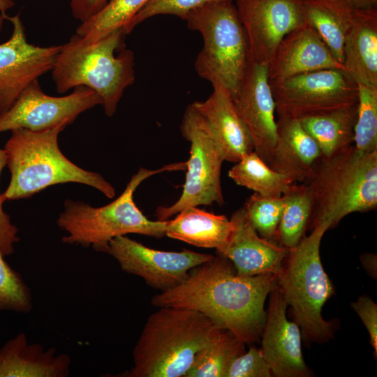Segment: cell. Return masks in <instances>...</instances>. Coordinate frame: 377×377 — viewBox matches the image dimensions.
Returning a JSON list of instances; mask_svg holds the SVG:
<instances>
[{
	"label": "cell",
	"instance_id": "cell-26",
	"mask_svg": "<svg viewBox=\"0 0 377 377\" xmlns=\"http://www.w3.org/2000/svg\"><path fill=\"white\" fill-rule=\"evenodd\" d=\"M228 177L239 186L271 198L281 197L297 182L292 176L270 168L254 151L235 163Z\"/></svg>",
	"mask_w": 377,
	"mask_h": 377
},
{
	"label": "cell",
	"instance_id": "cell-8",
	"mask_svg": "<svg viewBox=\"0 0 377 377\" xmlns=\"http://www.w3.org/2000/svg\"><path fill=\"white\" fill-rule=\"evenodd\" d=\"M188 29L198 31L203 46L194 63L198 75L212 87L233 94L250 60L248 40L232 1L208 3L185 19Z\"/></svg>",
	"mask_w": 377,
	"mask_h": 377
},
{
	"label": "cell",
	"instance_id": "cell-29",
	"mask_svg": "<svg viewBox=\"0 0 377 377\" xmlns=\"http://www.w3.org/2000/svg\"><path fill=\"white\" fill-rule=\"evenodd\" d=\"M149 0H110L98 13L80 23L75 34L87 43L98 41L116 31H125Z\"/></svg>",
	"mask_w": 377,
	"mask_h": 377
},
{
	"label": "cell",
	"instance_id": "cell-21",
	"mask_svg": "<svg viewBox=\"0 0 377 377\" xmlns=\"http://www.w3.org/2000/svg\"><path fill=\"white\" fill-rule=\"evenodd\" d=\"M343 57L346 71L356 82L377 87V8L355 10Z\"/></svg>",
	"mask_w": 377,
	"mask_h": 377
},
{
	"label": "cell",
	"instance_id": "cell-12",
	"mask_svg": "<svg viewBox=\"0 0 377 377\" xmlns=\"http://www.w3.org/2000/svg\"><path fill=\"white\" fill-rule=\"evenodd\" d=\"M107 253L117 261L122 271L141 277L148 286L161 292L180 284L193 268L214 256L188 249L156 250L126 235L112 239Z\"/></svg>",
	"mask_w": 377,
	"mask_h": 377
},
{
	"label": "cell",
	"instance_id": "cell-15",
	"mask_svg": "<svg viewBox=\"0 0 377 377\" xmlns=\"http://www.w3.org/2000/svg\"><path fill=\"white\" fill-rule=\"evenodd\" d=\"M4 20L12 24L13 32L8 40L0 44V116L31 82L52 70L61 47L28 43L19 13L6 14Z\"/></svg>",
	"mask_w": 377,
	"mask_h": 377
},
{
	"label": "cell",
	"instance_id": "cell-17",
	"mask_svg": "<svg viewBox=\"0 0 377 377\" xmlns=\"http://www.w3.org/2000/svg\"><path fill=\"white\" fill-rule=\"evenodd\" d=\"M346 71L318 34L309 24L288 34L279 43L267 66L269 83L323 69Z\"/></svg>",
	"mask_w": 377,
	"mask_h": 377
},
{
	"label": "cell",
	"instance_id": "cell-16",
	"mask_svg": "<svg viewBox=\"0 0 377 377\" xmlns=\"http://www.w3.org/2000/svg\"><path fill=\"white\" fill-rule=\"evenodd\" d=\"M260 350L277 377H305L309 371L303 358L300 327L286 318L287 304L277 284L270 292Z\"/></svg>",
	"mask_w": 377,
	"mask_h": 377
},
{
	"label": "cell",
	"instance_id": "cell-18",
	"mask_svg": "<svg viewBox=\"0 0 377 377\" xmlns=\"http://www.w3.org/2000/svg\"><path fill=\"white\" fill-rule=\"evenodd\" d=\"M230 219L235 228L223 256L232 263L236 272L242 276L278 275L288 249L277 242L260 237L243 207L235 211Z\"/></svg>",
	"mask_w": 377,
	"mask_h": 377
},
{
	"label": "cell",
	"instance_id": "cell-35",
	"mask_svg": "<svg viewBox=\"0 0 377 377\" xmlns=\"http://www.w3.org/2000/svg\"><path fill=\"white\" fill-rule=\"evenodd\" d=\"M351 307L357 313L366 327L374 348L375 359L377 357V305L367 296H360Z\"/></svg>",
	"mask_w": 377,
	"mask_h": 377
},
{
	"label": "cell",
	"instance_id": "cell-37",
	"mask_svg": "<svg viewBox=\"0 0 377 377\" xmlns=\"http://www.w3.org/2000/svg\"><path fill=\"white\" fill-rule=\"evenodd\" d=\"M110 0H70L73 16L81 22L98 13Z\"/></svg>",
	"mask_w": 377,
	"mask_h": 377
},
{
	"label": "cell",
	"instance_id": "cell-10",
	"mask_svg": "<svg viewBox=\"0 0 377 377\" xmlns=\"http://www.w3.org/2000/svg\"><path fill=\"white\" fill-rule=\"evenodd\" d=\"M278 118L300 119L358 101V86L349 73L323 69L270 83Z\"/></svg>",
	"mask_w": 377,
	"mask_h": 377
},
{
	"label": "cell",
	"instance_id": "cell-30",
	"mask_svg": "<svg viewBox=\"0 0 377 377\" xmlns=\"http://www.w3.org/2000/svg\"><path fill=\"white\" fill-rule=\"evenodd\" d=\"M357 115L354 145L362 153L377 151V87L357 82Z\"/></svg>",
	"mask_w": 377,
	"mask_h": 377
},
{
	"label": "cell",
	"instance_id": "cell-34",
	"mask_svg": "<svg viewBox=\"0 0 377 377\" xmlns=\"http://www.w3.org/2000/svg\"><path fill=\"white\" fill-rule=\"evenodd\" d=\"M271 374L260 348L252 346L248 352L239 355L232 362L226 377H270Z\"/></svg>",
	"mask_w": 377,
	"mask_h": 377
},
{
	"label": "cell",
	"instance_id": "cell-25",
	"mask_svg": "<svg viewBox=\"0 0 377 377\" xmlns=\"http://www.w3.org/2000/svg\"><path fill=\"white\" fill-rule=\"evenodd\" d=\"M357 103L299 119L318 144L321 158H330L354 144Z\"/></svg>",
	"mask_w": 377,
	"mask_h": 377
},
{
	"label": "cell",
	"instance_id": "cell-39",
	"mask_svg": "<svg viewBox=\"0 0 377 377\" xmlns=\"http://www.w3.org/2000/svg\"><path fill=\"white\" fill-rule=\"evenodd\" d=\"M353 9L367 10L377 8V0H345Z\"/></svg>",
	"mask_w": 377,
	"mask_h": 377
},
{
	"label": "cell",
	"instance_id": "cell-9",
	"mask_svg": "<svg viewBox=\"0 0 377 377\" xmlns=\"http://www.w3.org/2000/svg\"><path fill=\"white\" fill-rule=\"evenodd\" d=\"M182 136L191 143L185 183L179 198L156 209L158 220L166 221L186 208L224 204L221 171L224 158L205 118L189 104L180 125Z\"/></svg>",
	"mask_w": 377,
	"mask_h": 377
},
{
	"label": "cell",
	"instance_id": "cell-33",
	"mask_svg": "<svg viewBox=\"0 0 377 377\" xmlns=\"http://www.w3.org/2000/svg\"><path fill=\"white\" fill-rule=\"evenodd\" d=\"M232 1V0H149L134 17L127 27L125 34L143 21L158 15H170L185 20L193 10L205 5L215 2Z\"/></svg>",
	"mask_w": 377,
	"mask_h": 377
},
{
	"label": "cell",
	"instance_id": "cell-23",
	"mask_svg": "<svg viewBox=\"0 0 377 377\" xmlns=\"http://www.w3.org/2000/svg\"><path fill=\"white\" fill-rule=\"evenodd\" d=\"M278 147L275 170L297 182H305L321 158L320 149L298 119L278 118Z\"/></svg>",
	"mask_w": 377,
	"mask_h": 377
},
{
	"label": "cell",
	"instance_id": "cell-24",
	"mask_svg": "<svg viewBox=\"0 0 377 377\" xmlns=\"http://www.w3.org/2000/svg\"><path fill=\"white\" fill-rule=\"evenodd\" d=\"M302 11L305 23L315 29L343 64L344 40L353 24L355 9L345 0H303Z\"/></svg>",
	"mask_w": 377,
	"mask_h": 377
},
{
	"label": "cell",
	"instance_id": "cell-40",
	"mask_svg": "<svg viewBox=\"0 0 377 377\" xmlns=\"http://www.w3.org/2000/svg\"><path fill=\"white\" fill-rule=\"evenodd\" d=\"M15 5L13 0H0V33L3 27L6 12Z\"/></svg>",
	"mask_w": 377,
	"mask_h": 377
},
{
	"label": "cell",
	"instance_id": "cell-5",
	"mask_svg": "<svg viewBox=\"0 0 377 377\" xmlns=\"http://www.w3.org/2000/svg\"><path fill=\"white\" fill-rule=\"evenodd\" d=\"M312 211L311 228L328 223L335 227L347 215L377 207V151L362 153L354 144L330 158H320L304 182Z\"/></svg>",
	"mask_w": 377,
	"mask_h": 377
},
{
	"label": "cell",
	"instance_id": "cell-13",
	"mask_svg": "<svg viewBox=\"0 0 377 377\" xmlns=\"http://www.w3.org/2000/svg\"><path fill=\"white\" fill-rule=\"evenodd\" d=\"M231 96L250 133L254 151L275 170L279 136L267 66L249 60L245 74Z\"/></svg>",
	"mask_w": 377,
	"mask_h": 377
},
{
	"label": "cell",
	"instance_id": "cell-11",
	"mask_svg": "<svg viewBox=\"0 0 377 377\" xmlns=\"http://www.w3.org/2000/svg\"><path fill=\"white\" fill-rule=\"evenodd\" d=\"M98 105H102L101 97L87 87H75L64 96H51L44 93L36 80L0 116V133L17 128L43 131L63 124L68 125L81 113Z\"/></svg>",
	"mask_w": 377,
	"mask_h": 377
},
{
	"label": "cell",
	"instance_id": "cell-28",
	"mask_svg": "<svg viewBox=\"0 0 377 377\" xmlns=\"http://www.w3.org/2000/svg\"><path fill=\"white\" fill-rule=\"evenodd\" d=\"M283 211L278 228V242L288 249L296 246L305 236L312 211V200L304 182L291 184L281 196Z\"/></svg>",
	"mask_w": 377,
	"mask_h": 377
},
{
	"label": "cell",
	"instance_id": "cell-3",
	"mask_svg": "<svg viewBox=\"0 0 377 377\" xmlns=\"http://www.w3.org/2000/svg\"><path fill=\"white\" fill-rule=\"evenodd\" d=\"M125 37L116 31L87 43L73 35L61 45L51 70L57 91L87 87L101 97L105 114L113 116L125 89L135 81L134 54L124 47Z\"/></svg>",
	"mask_w": 377,
	"mask_h": 377
},
{
	"label": "cell",
	"instance_id": "cell-1",
	"mask_svg": "<svg viewBox=\"0 0 377 377\" xmlns=\"http://www.w3.org/2000/svg\"><path fill=\"white\" fill-rule=\"evenodd\" d=\"M278 275H239L232 263L217 253L193 268L175 287L153 296L156 307H176L201 313L219 327L231 332L245 343L259 340L266 321L267 296Z\"/></svg>",
	"mask_w": 377,
	"mask_h": 377
},
{
	"label": "cell",
	"instance_id": "cell-7",
	"mask_svg": "<svg viewBox=\"0 0 377 377\" xmlns=\"http://www.w3.org/2000/svg\"><path fill=\"white\" fill-rule=\"evenodd\" d=\"M330 228L328 223L313 227L310 235L288 249L278 274L277 286L292 308L293 321L300 327L306 344L325 341L333 335L332 324L321 314L324 304L335 293L320 256L321 239Z\"/></svg>",
	"mask_w": 377,
	"mask_h": 377
},
{
	"label": "cell",
	"instance_id": "cell-14",
	"mask_svg": "<svg viewBox=\"0 0 377 377\" xmlns=\"http://www.w3.org/2000/svg\"><path fill=\"white\" fill-rule=\"evenodd\" d=\"M303 0H236L250 60L268 66L283 38L305 23Z\"/></svg>",
	"mask_w": 377,
	"mask_h": 377
},
{
	"label": "cell",
	"instance_id": "cell-22",
	"mask_svg": "<svg viewBox=\"0 0 377 377\" xmlns=\"http://www.w3.org/2000/svg\"><path fill=\"white\" fill-rule=\"evenodd\" d=\"M167 220L165 235L201 248H212L223 255L235 230V223L224 215L191 207Z\"/></svg>",
	"mask_w": 377,
	"mask_h": 377
},
{
	"label": "cell",
	"instance_id": "cell-27",
	"mask_svg": "<svg viewBox=\"0 0 377 377\" xmlns=\"http://www.w3.org/2000/svg\"><path fill=\"white\" fill-rule=\"evenodd\" d=\"M245 343L231 332L221 330L198 352L184 377H226L232 362L245 352Z\"/></svg>",
	"mask_w": 377,
	"mask_h": 377
},
{
	"label": "cell",
	"instance_id": "cell-20",
	"mask_svg": "<svg viewBox=\"0 0 377 377\" xmlns=\"http://www.w3.org/2000/svg\"><path fill=\"white\" fill-rule=\"evenodd\" d=\"M70 358L55 355L50 348L29 344L23 333L9 340L0 350V377H65L68 376Z\"/></svg>",
	"mask_w": 377,
	"mask_h": 377
},
{
	"label": "cell",
	"instance_id": "cell-2",
	"mask_svg": "<svg viewBox=\"0 0 377 377\" xmlns=\"http://www.w3.org/2000/svg\"><path fill=\"white\" fill-rule=\"evenodd\" d=\"M221 330L196 311L159 307L147 318L133 350L134 365L123 376L184 377L198 352Z\"/></svg>",
	"mask_w": 377,
	"mask_h": 377
},
{
	"label": "cell",
	"instance_id": "cell-38",
	"mask_svg": "<svg viewBox=\"0 0 377 377\" xmlns=\"http://www.w3.org/2000/svg\"><path fill=\"white\" fill-rule=\"evenodd\" d=\"M360 260L367 273L373 278H376V255L364 253L361 256Z\"/></svg>",
	"mask_w": 377,
	"mask_h": 377
},
{
	"label": "cell",
	"instance_id": "cell-4",
	"mask_svg": "<svg viewBox=\"0 0 377 377\" xmlns=\"http://www.w3.org/2000/svg\"><path fill=\"white\" fill-rule=\"evenodd\" d=\"M66 126L63 124L43 131H11L3 149L11 175L10 184L1 195L3 202L29 198L48 186L70 182L94 187L109 198L114 196V188L101 175L77 166L62 154L58 136Z\"/></svg>",
	"mask_w": 377,
	"mask_h": 377
},
{
	"label": "cell",
	"instance_id": "cell-36",
	"mask_svg": "<svg viewBox=\"0 0 377 377\" xmlns=\"http://www.w3.org/2000/svg\"><path fill=\"white\" fill-rule=\"evenodd\" d=\"M6 165V152L0 149V175ZM1 195L0 193V251L5 256L13 252V245L19 241V238L16 235L17 228L10 223V216L3 212Z\"/></svg>",
	"mask_w": 377,
	"mask_h": 377
},
{
	"label": "cell",
	"instance_id": "cell-32",
	"mask_svg": "<svg viewBox=\"0 0 377 377\" xmlns=\"http://www.w3.org/2000/svg\"><path fill=\"white\" fill-rule=\"evenodd\" d=\"M0 251V310L28 313L32 307L29 288Z\"/></svg>",
	"mask_w": 377,
	"mask_h": 377
},
{
	"label": "cell",
	"instance_id": "cell-31",
	"mask_svg": "<svg viewBox=\"0 0 377 377\" xmlns=\"http://www.w3.org/2000/svg\"><path fill=\"white\" fill-rule=\"evenodd\" d=\"M283 207L282 197H265L256 193L247 199L243 206L258 234L263 238L277 242Z\"/></svg>",
	"mask_w": 377,
	"mask_h": 377
},
{
	"label": "cell",
	"instance_id": "cell-6",
	"mask_svg": "<svg viewBox=\"0 0 377 377\" xmlns=\"http://www.w3.org/2000/svg\"><path fill=\"white\" fill-rule=\"evenodd\" d=\"M186 162L165 165L157 170L140 168L132 176L123 193L112 202L94 207L81 201L66 200L57 219L58 226L68 233L64 243L92 246L107 253L109 242L116 237L138 234L160 238L165 235L166 221L148 219L136 206L133 194L148 177L159 172L184 170Z\"/></svg>",
	"mask_w": 377,
	"mask_h": 377
},
{
	"label": "cell",
	"instance_id": "cell-19",
	"mask_svg": "<svg viewBox=\"0 0 377 377\" xmlns=\"http://www.w3.org/2000/svg\"><path fill=\"white\" fill-rule=\"evenodd\" d=\"M192 105L208 123L224 161L237 163L254 151L250 133L238 114L230 91L221 86L203 101Z\"/></svg>",
	"mask_w": 377,
	"mask_h": 377
}]
</instances>
